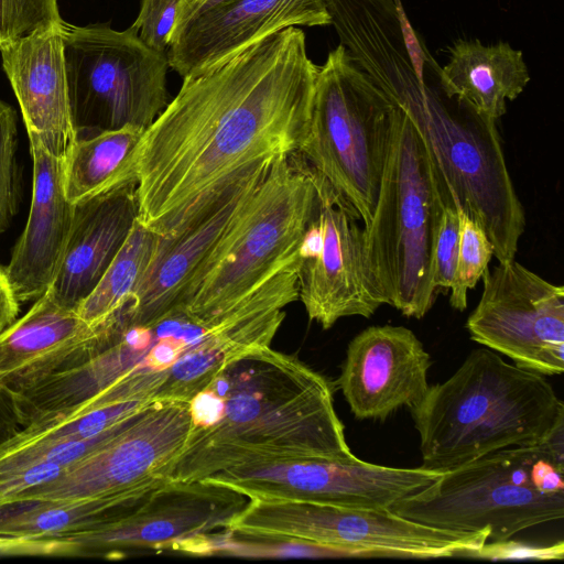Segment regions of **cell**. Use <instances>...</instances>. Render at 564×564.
I'll use <instances>...</instances> for the list:
<instances>
[{
    "mask_svg": "<svg viewBox=\"0 0 564 564\" xmlns=\"http://www.w3.org/2000/svg\"><path fill=\"white\" fill-rule=\"evenodd\" d=\"M144 131L128 126L77 139L63 160L68 200L76 204L137 183V155Z\"/></svg>",
    "mask_w": 564,
    "mask_h": 564,
    "instance_id": "484cf974",
    "label": "cell"
},
{
    "mask_svg": "<svg viewBox=\"0 0 564 564\" xmlns=\"http://www.w3.org/2000/svg\"><path fill=\"white\" fill-rule=\"evenodd\" d=\"M328 24L324 0H224L174 31L166 56L170 67L186 77L286 28Z\"/></svg>",
    "mask_w": 564,
    "mask_h": 564,
    "instance_id": "ac0fdd59",
    "label": "cell"
},
{
    "mask_svg": "<svg viewBox=\"0 0 564 564\" xmlns=\"http://www.w3.org/2000/svg\"><path fill=\"white\" fill-rule=\"evenodd\" d=\"M62 21L56 0H0V47Z\"/></svg>",
    "mask_w": 564,
    "mask_h": 564,
    "instance_id": "1f68e13d",
    "label": "cell"
},
{
    "mask_svg": "<svg viewBox=\"0 0 564 564\" xmlns=\"http://www.w3.org/2000/svg\"><path fill=\"white\" fill-rule=\"evenodd\" d=\"M238 556L251 558L372 557L361 551L314 542L279 538H253L229 530L212 534L198 556Z\"/></svg>",
    "mask_w": 564,
    "mask_h": 564,
    "instance_id": "f1b7e54d",
    "label": "cell"
},
{
    "mask_svg": "<svg viewBox=\"0 0 564 564\" xmlns=\"http://www.w3.org/2000/svg\"><path fill=\"white\" fill-rule=\"evenodd\" d=\"M221 1L224 0H178L177 17L173 32Z\"/></svg>",
    "mask_w": 564,
    "mask_h": 564,
    "instance_id": "8d00e7d4",
    "label": "cell"
},
{
    "mask_svg": "<svg viewBox=\"0 0 564 564\" xmlns=\"http://www.w3.org/2000/svg\"><path fill=\"white\" fill-rule=\"evenodd\" d=\"M430 158L409 116L395 105L388 155L366 247L387 304L406 317L433 307V248L443 210Z\"/></svg>",
    "mask_w": 564,
    "mask_h": 564,
    "instance_id": "ba28073f",
    "label": "cell"
},
{
    "mask_svg": "<svg viewBox=\"0 0 564 564\" xmlns=\"http://www.w3.org/2000/svg\"><path fill=\"white\" fill-rule=\"evenodd\" d=\"M166 478L110 498L56 502L19 500L0 508V541H42L89 530L126 517L142 506Z\"/></svg>",
    "mask_w": 564,
    "mask_h": 564,
    "instance_id": "d4e9b609",
    "label": "cell"
},
{
    "mask_svg": "<svg viewBox=\"0 0 564 564\" xmlns=\"http://www.w3.org/2000/svg\"><path fill=\"white\" fill-rule=\"evenodd\" d=\"M410 412L422 467L437 473L502 448L538 445L564 424V404L544 376L489 348L471 350Z\"/></svg>",
    "mask_w": 564,
    "mask_h": 564,
    "instance_id": "277c9868",
    "label": "cell"
},
{
    "mask_svg": "<svg viewBox=\"0 0 564 564\" xmlns=\"http://www.w3.org/2000/svg\"><path fill=\"white\" fill-rule=\"evenodd\" d=\"M361 223L350 202L316 172V204L299 250V300L323 329L343 317L369 318L387 304Z\"/></svg>",
    "mask_w": 564,
    "mask_h": 564,
    "instance_id": "7c38bea8",
    "label": "cell"
},
{
    "mask_svg": "<svg viewBox=\"0 0 564 564\" xmlns=\"http://www.w3.org/2000/svg\"><path fill=\"white\" fill-rule=\"evenodd\" d=\"M296 300L297 261L223 315L202 316L178 304L141 322L115 312L100 324L86 360L24 390L21 404L39 415L93 397L109 405L189 402L228 362L271 346L284 307Z\"/></svg>",
    "mask_w": 564,
    "mask_h": 564,
    "instance_id": "7a4b0ae2",
    "label": "cell"
},
{
    "mask_svg": "<svg viewBox=\"0 0 564 564\" xmlns=\"http://www.w3.org/2000/svg\"><path fill=\"white\" fill-rule=\"evenodd\" d=\"M248 501L226 485L169 479L126 517L56 539L69 544L73 555L119 558L173 552L197 556L209 535L229 530Z\"/></svg>",
    "mask_w": 564,
    "mask_h": 564,
    "instance_id": "4fadbf2b",
    "label": "cell"
},
{
    "mask_svg": "<svg viewBox=\"0 0 564 564\" xmlns=\"http://www.w3.org/2000/svg\"><path fill=\"white\" fill-rule=\"evenodd\" d=\"M145 405L140 402L102 405L90 399L61 411L43 413L0 442V451L89 440Z\"/></svg>",
    "mask_w": 564,
    "mask_h": 564,
    "instance_id": "83f0119b",
    "label": "cell"
},
{
    "mask_svg": "<svg viewBox=\"0 0 564 564\" xmlns=\"http://www.w3.org/2000/svg\"><path fill=\"white\" fill-rule=\"evenodd\" d=\"M229 531L350 549L372 557L412 558L470 556L489 535L488 531L438 530L402 518L390 509L262 498H250L231 521Z\"/></svg>",
    "mask_w": 564,
    "mask_h": 564,
    "instance_id": "8fae6325",
    "label": "cell"
},
{
    "mask_svg": "<svg viewBox=\"0 0 564 564\" xmlns=\"http://www.w3.org/2000/svg\"><path fill=\"white\" fill-rule=\"evenodd\" d=\"M480 300L466 322L470 338L543 376L564 371V288L514 259L482 275Z\"/></svg>",
    "mask_w": 564,
    "mask_h": 564,
    "instance_id": "9a60e30c",
    "label": "cell"
},
{
    "mask_svg": "<svg viewBox=\"0 0 564 564\" xmlns=\"http://www.w3.org/2000/svg\"><path fill=\"white\" fill-rule=\"evenodd\" d=\"M470 556L484 558H539V560H556L563 557V543L551 546H533L522 543H516L511 539L505 541L485 543L482 547L473 553Z\"/></svg>",
    "mask_w": 564,
    "mask_h": 564,
    "instance_id": "e575fe53",
    "label": "cell"
},
{
    "mask_svg": "<svg viewBox=\"0 0 564 564\" xmlns=\"http://www.w3.org/2000/svg\"><path fill=\"white\" fill-rule=\"evenodd\" d=\"M315 204V170L299 152L275 159L175 304L202 316L237 307L299 258Z\"/></svg>",
    "mask_w": 564,
    "mask_h": 564,
    "instance_id": "52a82bcc",
    "label": "cell"
},
{
    "mask_svg": "<svg viewBox=\"0 0 564 564\" xmlns=\"http://www.w3.org/2000/svg\"><path fill=\"white\" fill-rule=\"evenodd\" d=\"M442 473L352 459H291L237 468L206 478L250 498L292 499L349 508L389 509Z\"/></svg>",
    "mask_w": 564,
    "mask_h": 564,
    "instance_id": "2e32d148",
    "label": "cell"
},
{
    "mask_svg": "<svg viewBox=\"0 0 564 564\" xmlns=\"http://www.w3.org/2000/svg\"><path fill=\"white\" fill-rule=\"evenodd\" d=\"M188 403L189 432L165 475L172 481L282 460L356 457L333 383L271 346L228 362Z\"/></svg>",
    "mask_w": 564,
    "mask_h": 564,
    "instance_id": "3957f363",
    "label": "cell"
},
{
    "mask_svg": "<svg viewBox=\"0 0 564 564\" xmlns=\"http://www.w3.org/2000/svg\"><path fill=\"white\" fill-rule=\"evenodd\" d=\"M138 216L135 182L74 204L64 256L46 292L76 310L107 271Z\"/></svg>",
    "mask_w": 564,
    "mask_h": 564,
    "instance_id": "603a6c76",
    "label": "cell"
},
{
    "mask_svg": "<svg viewBox=\"0 0 564 564\" xmlns=\"http://www.w3.org/2000/svg\"><path fill=\"white\" fill-rule=\"evenodd\" d=\"M99 327L45 292L0 334V397L21 392L86 360Z\"/></svg>",
    "mask_w": 564,
    "mask_h": 564,
    "instance_id": "44dd1931",
    "label": "cell"
},
{
    "mask_svg": "<svg viewBox=\"0 0 564 564\" xmlns=\"http://www.w3.org/2000/svg\"><path fill=\"white\" fill-rule=\"evenodd\" d=\"M564 424L542 443L486 454L444 471L389 509L408 520L454 532L488 531L505 541L564 517Z\"/></svg>",
    "mask_w": 564,
    "mask_h": 564,
    "instance_id": "5b68a950",
    "label": "cell"
},
{
    "mask_svg": "<svg viewBox=\"0 0 564 564\" xmlns=\"http://www.w3.org/2000/svg\"><path fill=\"white\" fill-rule=\"evenodd\" d=\"M455 205L459 218V243L449 304L463 312L467 307L468 291L475 289L488 269L494 247L484 229L458 204Z\"/></svg>",
    "mask_w": 564,
    "mask_h": 564,
    "instance_id": "f546056e",
    "label": "cell"
},
{
    "mask_svg": "<svg viewBox=\"0 0 564 564\" xmlns=\"http://www.w3.org/2000/svg\"><path fill=\"white\" fill-rule=\"evenodd\" d=\"M395 104L340 43L318 66L310 119L297 152L356 208L373 215Z\"/></svg>",
    "mask_w": 564,
    "mask_h": 564,
    "instance_id": "9c48e42d",
    "label": "cell"
},
{
    "mask_svg": "<svg viewBox=\"0 0 564 564\" xmlns=\"http://www.w3.org/2000/svg\"><path fill=\"white\" fill-rule=\"evenodd\" d=\"M273 161L240 175L178 230L162 236L133 296L118 311L121 317L141 322L175 304Z\"/></svg>",
    "mask_w": 564,
    "mask_h": 564,
    "instance_id": "d6986e66",
    "label": "cell"
},
{
    "mask_svg": "<svg viewBox=\"0 0 564 564\" xmlns=\"http://www.w3.org/2000/svg\"><path fill=\"white\" fill-rule=\"evenodd\" d=\"M162 235L135 221L127 240L90 294L77 306L79 317L97 325L126 305L150 267Z\"/></svg>",
    "mask_w": 564,
    "mask_h": 564,
    "instance_id": "4316f807",
    "label": "cell"
},
{
    "mask_svg": "<svg viewBox=\"0 0 564 564\" xmlns=\"http://www.w3.org/2000/svg\"><path fill=\"white\" fill-rule=\"evenodd\" d=\"M411 68L388 75L379 86L417 130L443 205L458 204L484 229L498 262L513 260L525 216L496 122L466 106L449 109Z\"/></svg>",
    "mask_w": 564,
    "mask_h": 564,
    "instance_id": "8992f818",
    "label": "cell"
},
{
    "mask_svg": "<svg viewBox=\"0 0 564 564\" xmlns=\"http://www.w3.org/2000/svg\"><path fill=\"white\" fill-rule=\"evenodd\" d=\"M438 74L445 97L494 122L506 113L507 100H514L530 82L522 52L506 42L460 40Z\"/></svg>",
    "mask_w": 564,
    "mask_h": 564,
    "instance_id": "cb8c5ba5",
    "label": "cell"
},
{
    "mask_svg": "<svg viewBox=\"0 0 564 564\" xmlns=\"http://www.w3.org/2000/svg\"><path fill=\"white\" fill-rule=\"evenodd\" d=\"M189 427L188 402H152L106 444L65 468L56 478L20 494L12 502L91 501L166 478L167 469L186 442Z\"/></svg>",
    "mask_w": 564,
    "mask_h": 564,
    "instance_id": "5bb4252c",
    "label": "cell"
},
{
    "mask_svg": "<svg viewBox=\"0 0 564 564\" xmlns=\"http://www.w3.org/2000/svg\"><path fill=\"white\" fill-rule=\"evenodd\" d=\"M70 116L77 139L123 127L147 130L169 104L167 56L105 24L62 23Z\"/></svg>",
    "mask_w": 564,
    "mask_h": 564,
    "instance_id": "30bf717a",
    "label": "cell"
},
{
    "mask_svg": "<svg viewBox=\"0 0 564 564\" xmlns=\"http://www.w3.org/2000/svg\"><path fill=\"white\" fill-rule=\"evenodd\" d=\"M32 199L25 228L6 271L20 303L35 301L52 285L61 265L74 216L64 189L63 160L34 139Z\"/></svg>",
    "mask_w": 564,
    "mask_h": 564,
    "instance_id": "7402d4cb",
    "label": "cell"
},
{
    "mask_svg": "<svg viewBox=\"0 0 564 564\" xmlns=\"http://www.w3.org/2000/svg\"><path fill=\"white\" fill-rule=\"evenodd\" d=\"M317 73L290 26L183 77L139 144V223L172 235L243 173L297 152Z\"/></svg>",
    "mask_w": 564,
    "mask_h": 564,
    "instance_id": "6da1fadb",
    "label": "cell"
},
{
    "mask_svg": "<svg viewBox=\"0 0 564 564\" xmlns=\"http://www.w3.org/2000/svg\"><path fill=\"white\" fill-rule=\"evenodd\" d=\"M17 150V115L10 105L0 99V235L10 227L19 209Z\"/></svg>",
    "mask_w": 564,
    "mask_h": 564,
    "instance_id": "4dcf8cb0",
    "label": "cell"
},
{
    "mask_svg": "<svg viewBox=\"0 0 564 564\" xmlns=\"http://www.w3.org/2000/svg\"><path fill=\"white\" fill-rule=\"evenodd\" d=\"M431 366L429 352L411 329L370 326L350 340L336 386L356 419L384 421L422 401Z\"/></svg>",
    "mask_w": 564,
    "mask_h": 564,
    "instance_id": "e0dca14e",
    "label": "cell"
},
{
    "mask_svg": "<svg viewBox=\"0 0 564 564\" xmlns=\"http://www.w3.org/2000/svg\"><path fill=\"white\" fill-rule=\"evenodd\" d=\"M177 9L178 0H141L139 14L131 26L143 44L166 55Z\"/></svg>",
    "mask_w": 564,
    "mask_h": 564,
    "instance_id": "d6a6232c",
    "label": "cell"
},
{
    "mask_svg": "<svg viewBox=\"0 0 564 564\" xmlns=\"http://www.w3.org/2000/svg\"><path fill=\"white\" fill-rule=\"evenodd\" d=\"M62 23L0 47L29 139L64 160L77 140L64 65Z\"/></svg>",
    "mask_w": 564,
    "mask_h": 564,
    "instance_id": "ffe728a7",
    "label": "cell"
},
{
    "mask_svg": "<svg viewBox=\"0 0 564 564\" xmlns=\"http://www.w3.org/2000/svg\"><path fill=\"white\" fill-rule=\"evenodd\" d=\"M459 243V218L456 205L444 206L433 248V285L437 293L449 291Z\"/></svg>",
    "mask_w": 564,
    "mask_h": 564,
    "instance_id": "836d02e7",
    "label": "cell"
},
{
    "mask_svg": "<svg viewBox=\"0 0 564 564\" xmlns=\"http://www.w3.org/2000/svg\"><path fill=\"white\" fill-rule=\"evenodd\" d=\"M20 304L6 268L0 265V334L18 318Z\"/></svg>",
    "mask_w": 564,
    "mask_h": 564,
    "instance_id": "d590c367",
    "label": "cell"
}]
</instances>
